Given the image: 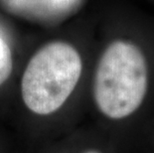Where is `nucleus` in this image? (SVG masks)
I'll return each mask as SVG.
<instances>
[{
  "label": "nucleus",
  "mask_w": 154,
  "mask_h": 153,
  "mask_svg": "<svg viewBox=\"0 0 154 153\" xmlns=\"http://www.w3.org/2000/svg\"><path fill=\"white\" fill-rule=\"evenodd\" d=\"M11 14L40 23H54L71 16L82 0H0Z\"/></svg>",
  "instance_id": "obj_3"
},
{
  "label": "nucleus",
  "mask_w": 154,
  "mask_h": 153,
  "mask_svg": "<svg viewBox=\"0 0 154 153\" xmlns=\"http://www.w3.org/2000/svg\"><path fill=\"white\" fill-rule=\"evenodd\" d=\"M82 58L73 45L53 41L36 52L28 62L21 80L25 106L40 115L60 109L81 78Z\"/></svg>",
  "instance_id": "obj_1"
},
{
  "label": "nucleus",
  "mask_w": 154,
  "mask_h": 153,
  "mask_svg": "<svg viewBox=\"0 0 154 153\" xmlns=\"http://www.w3.org/2000/svg\"><path fill=\"white\" fill-rule=\"evenodd\" d=\"M13 68V58L11 49L4 39L0 36V87L11 75Z\"/></svg>",
  "instance_id": "obj_4"
},
{
  "label": "nucleus",
  "mask_w": 154,
  "mask_h": 153,
  "mask_svg": "<svg viewBox=\"0 0 154 153\" xmlns=\"http://www.w3.org/2000/svg\"><path fill=\"white\" fill-rule=\"evenodd\" d=\"M147 89V67L142 52L125 41H114L103 52L94 84V99L103 115L119 119L141 105Z\"/></svg>",
  "instance_id": "obj_2"
},
{
  "label": "nucleus",
  "mask_w": 154,
  "mask_h": 153,
  "mask_svg": "<svg viewBox=\"0 0 154 153\" xmlns=\"http://www.w3.org/2000/svg\"><path fill=\"white\" fill-rule=\"evenodd\" d=\"M87 153H97V152H96V151H90V152H87Z\"/></svg>",
  "instance_id": "obj_5"
}]
</instances>
